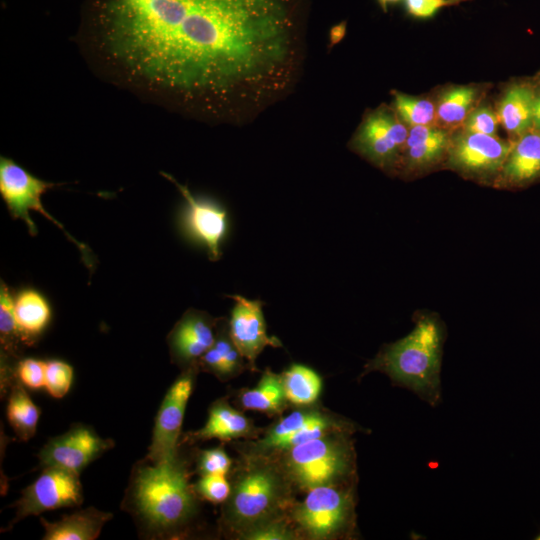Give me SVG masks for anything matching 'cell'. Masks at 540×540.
I'll list each match as a JSON object with an SVG mask.
<instances>
[{"label": "cell", "instance_id": "obj_1", "mask_svg": "<svg viewBox=\"0 0 540 540\" xmlns=\"http://www.w3.org/2000/svg\"><path fill=\"white\" fill-rule=\"evenodd\" d=\"M77 43L101 77L149 102L239 124L291 90L300 0H84Z\"/></svg>", "mask_w": 540, "mask_h": 540}, {"label": "cell", "instance_id": "obj_2", "mask_svg": "<svg viewBox=\"0 0 540 540\" xmlns=\"http://www.w3.org/2000/svg\"><path fill=\"white\" fill-rule=\"evenodd\" d=\"M189 463L181 454L136 463L125 491L122 509L148 539H173L183 535L195 518L198 496L190 484Z\"/></svg>", "mask_w": 540, "mask_h": 540}, {"label": "cell", "instance_id": "obj_3", "mask_svg": "<svg viewBox=\"0 0 540 540\" xmlns=\"http://www.w3.org/2000/svg\"><path fill=\"white\" fill-rule=\"evenodd\" d=\"M222 503L221 529L237 538L261 523L288 517L294 487L276 458L243 456Z\"/></svg>", "mask_w": 540, "mask_h": 540}, {"label": "cell", "instance_id": "obj_4", "mask_svg": "<svg viewBox=\"0 0 540 540\" xmlns=\"http://www.w3.org/2000/svg\"><path fill=\"white\" fill-rule=\"evenodd\" d=\"M443 342L444 328L440 320L431 314H422L408 335L382 347L365 365L361 376L380 371L394 385L413 391L435 407L441 400Z\"/></svg>", "mask_w": 540, "mask_h": 540}, {"label": "cell", "instance_id": "obj_5", "mask_svg": "<svg viewBox=\"0 0 540 540\" xmlns=\"http://www.w3.org/2000/svg\"><path fill=\"white\" fill-rule=\"evenodd\" d=\"M349 432H333L297 445L277 457L294 489L356 481V454Z\"/></svg>", "mask_w": 540, "mask_h": 540}, {"label": "cell", "instance_id": "obj_6", "mask_svg": "<svg viewBox=\"0 0 540 540\" xmlns=\"http://www.w3.org/2000/svg\"><path fill=\"white\" fill-rule=\"evenodd\" d=\"M355 482L316 487L293 503L288 518L299 538H349L356 529Z\"/></svg>", "mask_w": 540, "mask_h": 540}, {"label": "cell", "instance_id": "obj_7", "mask_svg": "<svg viewBox=\"0 0 540 540\" xmlns=\"http://www.w3.org/2000/svg\"><path fill=\"white\" fill-rule=\"evenodd\" d=\"M359 427L348 419L314 405L299 407L270 425L254 440L241 443L243 456L275 458L281 453L312 439L333 432L357 431Z\"/></svg>", "mask_w": 540, "mask_h": 540}, {"label": "cell", "instance_id": "obj_8", "mask_svg": "<svg viewBox=\"0 0 540 540\" xmlns=\"http://www.w3.org/2000/svg\"><path fill=\"white\" fill-rule=\"evenodd\" d=\"M55 186H59V184L35 177L14 160L4 156L0 157V194L11 217L23 221L29 234L35 236L37 226L30 217L29 212L31 210L38 211L55 224L76 245L81 252L85 265L92 269L94 262L88 247L71 236L42 204V195Z\"/></svg>", "mask_w": 540, "mask_h": 540}, {"label": "cell", "instance_id": "obj_9", "mask_svg": "<svg viewBox=\"0 0 540 540\" xmlns=\"http://www.w3.org/2000/svg\"><path fill=\"white\" fill-rule=\"evenodd\" d=\"M511 146V140L458 128L452 131L443 165L463 177L494 184Z\"/></svg>", "mask_w": 540, "mask_h": 540}, {"label": "cell", "instance_id": "obj_10", "mask_svg": "<svg viewBox=\"0 0 540 540\" xmlns=\"http://www.w3.org/2000/svg\"><path fill=\"white\" fill-rule=\"evenodd\" d=\"M408 132L394 109L381 106L364 118L350 147L376 167L397 172Z\"/></svg>", "mask_w": 540, "mask_h": 540}, {"label": "cell", "instance_id": "obj_11", "mask_svg": "<svg viewBox=\"0 0 540 540\" xmlns=\"http://www.w3.org/2000/svg\"><path fill=\"white\" fill-rule=\"evenodd\" d=\"M82 502L79 474L59 467L43 468L38 478L21 491L20 498L13 504L15 515L7 529L28 516L79 506Z\"/></svg>", "mask_w": 540, "mask_h": 540}, {"label": "cell", "instance_id": "obj_12", "mask_svg": "<svg viewBox=\"0 0 540 540\" xmlns=\"http://www.w3.org/2000/svg\"><path fill=\"white\" fill-rule=\"evenodd\" d=\"M198 362L184 368L167 390L155 418L146 459L157 462L176 454L180 447L181 427L192 394Z\"/></svg>", "mask_w": 540, "mask_h": 540}, {"label": "cell", "instance_id": "obj_13", "mask_svg": "<svg viewBox=\"0 0 540 540\" xmlns=\"http://www.w3.org/2000/svg\"><path fill=\"white\" fill-rule=\"evenodd\" d=\"M113 446L112 439L100 437L89 426L76 424L47 441L38 454L39 467H59L80 474Z\"/></svg>", "mask_w": 540, "mask_h": 540}, {"label": "cell", "instance_id": "obj_14", "mask_svg": "<svg viewBox=\"0 0 540 540\" xmlns=\"http://www.w3.org/2000/svg\"><path fill=\"white\" fill-rule=\"evenodd\" d=\"M171 181L185 200L182 224L188 235L203 245L211 261L221 258V244L228 230L227 212L213 202L196 198L186 185L161 173Z\"/></svg>", "mask_w": 540, "mask_h": 540}, {"label": "cell", "instance_id": "obj_15", "mask_svg": "<svg viewBox=\"0 0 540 540\" xmlns=\"http://www.w3.org/2000/svg\"><path fill=\"white\" fill-rule=\"evenodd\" d=\"M227 297L234 300L228 321L230 337L251 369L255 370L256 359L265 347H281L282 344L278 338L267 334L262 301L240 295Z\"/></svg>", "mask_w": 540, "mask_h": 540}, {"label": "cell", "instance_id": "obj_16", "mask_svg": "<svg viewBox=\"0 0 540 540\" xmlns=\"http://www.w3.org/2000/svg\"><path fill=\"white\" fill-rule=\"evenodd\" d=\"M218 321L205 311L187 310L167 336L172 362L183 369L197 363L213 346Z\"/></svg>", "mask_w": 540, "mask_h": 540}, {"label": "cell", "instance_id": "obj_17", "mask_svg": "<svg viewBox=\"0 0 540 540\" xmlns=\"http://www.w3.org/2000/svg\"><path fill=\"white\" fill-rule=\"evenodd\" d=\"M451 134L438 125L410 127L397 172L416 175L443 164Z\"/></svg>", "mask_w": 540, "mask_h": 540}, {"label": "cell", "instance_id": "obj_18", "mask_svg": "<svg viewBox=\"0 0 540 540\" xmlns=\"http://www.w3.org/2000/svg\"><path fill=\"white\" fill-rule=\"evenodd\" d=\"M262 431L241 411L232 407L228 401L218 399L209 407L205 424L198 430L185 433L182 443L193 444L210 439L231 441L243 438L252 440L258 438Z\"/></svg>", "mask_w": 540, "mask_h": 540}, {"label": "cell", "instance_id": "obj_19", "mask_svg": "<svg viewBox=\"0 0 540 540\" xmlns=\"http://www.w3.org/2000/svg\"><path fill=\"white\" fill-rule=\"evenodd\" d=\"M540 181V133L530 130L512 141L494 182L497 188L518 189Z\"/></svg>", "mask_w": 540, "mask_h": 540}, {"label": "cell", "instance_id": "obj_20", "mask_svg": "<svg viewBox=\"0 0 540 540\" xmlns=\"http://www.w3.org/2000/svg\"><path fill=\"white\" fill-rule=\"evenodd\" d=\"M534 98L535 81L514 82L504 90L496 111L511 141L531 130Z\"/></svg>", "mask_w": 540, "mask_h": 540}, {"label": "cell", "instance_id": "obj_21", "mask_svg": "<svg viewBox=\"0 0 540 540\" xmlns=\"http://www.w3.org/2000/svg\"><path fill=\"white\" fill-rule=\"evenodd\" d=\"M113 517L110 512L100 511L94 507L64 515L55 522L40 518L44 528V540H94L105 525Z\"/></svg>", "mask_w": 540, "mask_h": 540}, {"label": "cell", "instance_id": "obj_22", "mask_svg": "<svg viewBox=\"0 0 540 540\" xmlns=\"http://www.w3.org/2000/svg\"><path fill=\"white\" fill-rule=\"evenodd\" d=\"M237 400L244 410L258 411L270 416H281L289 404L281 376L270 369L263 372L253 388L241 390Z\"/></svg>", "mask_w": 540, "mask_h": 540}, {"label": "cell", "instance_id": "obj_23", "mask_svg": "<svg viewBox=\"0 0 540 540\" xmlns=\"http://www.w3.org/2000/svg\"><path fill=\"white\" fill-rule=\"evenodd\" d=\"M482 91L474 85H459L440 93L436 103L437 125L454 131L477 107Z\"/></svg>", "mask_w": 540, "mask_h": 540}, {"label": "cell", "instance_id": "obj_24", "mask_svg": "<svg viewBox=\"0 0 540 540\" xmlns=\"http://www.w3.org/2000/svg\"><path fill=\"white\" fill-rule=\"evenodd\" d=\"M14 310L22 342L31 345L51 319L45 297L33 289H24L14 298Z\"/></svg>", "mask_w": 540, "mask_h": 540}, {"label": "cell", "instance_id": "obj_25", "mask_svg": "<svg viewBox=\"0 0 540 540\" xmlns=\"http://www.w3.org/2000/svg\"><path fill=\"white\" fill-rule=\"evenodd\" d=\"M286 399L289 404L304 407L314 405L322 391V378L312 368L292 364L281 374Z\"/></svg>", "mask_w": 540, "mask_h": 540}, {"label": "cell", "instance_id": "obj_26", "mask_svg": "<svg viewBox=\"0 0 540 540\" xmlns=\"http://www.w3.org/2000/svg\"><path fill=\"white\" fill-rule=\"evenodd\" d=\"M6 413L19 440L28 441L35 435L40 410L18 379L10 386Z\"/></svg>", "mask_w": 540, "mask_h": 540}, {"label": "cell", "instance_id": "obj_27", "mask_svg": "<svg viewBox=\"0 0 540 540\" xmlns=\"http://www.w3.org/2000/svg\"><path fill=\"white\" fill-rule=\"evenodd\" d=\"M393 109L408 128L437 125L436 103L431 99L395 91Z\"/></svg>", "mask_w": 540, "mask_h": 540}, {"label": "cell", "instance_id": "obj_28", "mask_svg": "<svg viewBox=\"0 0 540 540\" xmlns=\"http://www.w3.org/2000/svg\"><path fill=\"white\" fill-rule=\"evenodd\" d=\"M0 342L4 357H16L22 342L14 310V298L8 286L0 283ZM23 343V342H22Z\"/></svg>", "mask_w": 540, "mask_h": 540}, {"label": "cell", "instance_id": "obj_29", "mask_svg": "<svg viewBox=\"0 0 540 540\" xmlns=\"http://www.w3.org/2000/svg\"><path fill=\"white\" fill-rule=\"evenodd\" d=\"M238 539L292 540L300 539L288 517L267 521L242 532Z\"/></svg>", "mask_w": 540, "mask_h": 540}, {"label": "cell", "instance_id": "obj_30", "mask_svg": "<svg viewBox=\"0 0 540 540\" xmlns=\"http://www.w3.org/2000/svg\"><path fill=\"white\" fill-rule=\"evenodd\" d=\"M73 376L74 371L70 364L61 360L47 361L44 388L50 396L60 399L70 390Z\"/></svg>", "mask_w": 540, "mask_h": 540}, {"label": "cell", "instance_id": "obj_31", "mask_svg": "<svg viewBox=\"0 0 540 540\" xmlns=\"http://www.w3.org/2000/svg\"><path fill=\"white\" fill-rule=\"evenodd\" d=\"M192 486L198 498L215 504L224 503L231 490L230 481L222 474L202 475Z\"/></svg>", "mask_w": 540, "mask_h": 540}, {"label": "cell", "instance_id": "obj_32", "mask_svg": "<svg viewBox=\"0 0 540 540\" xmlns=\"http://www.w3.org/2000/svg\"><path fill=\"white\" fill-rule=\"evenodd\" d=\"M232 459L223 446L202 450L196 457V472L202 475H227L232 467Z\"/></svg>", "mask_w": 540, "mask_h": 540}, {"label": "cell", "instance_id": "obj_33", "mask_svg": "<svg viewBox=\"0 0 540 540\" xmlns=\"http://www.w3.org/2000/svg\"><path fill=\"white\" fill-rule=\"evenodd\" d=\"M500 125L497 111L489 105L477 106L466 118L460 129L468 132L498 136Z\"/></svg>", "mask_w": 540, "mask_h": 540}, {"label": "cell", "instance_id": "obj_34", "mask_svg": "<svg viewBox=\"0 0 540 540\" xmlns=\"http://www.w3.org/2000/svg\"><path fill=\"white\" fill-rule=\"evenodd\" d=\"M46 362L25 358L18 361L16 377L25 386L31 389H39L45 385Z\"/></svg>", "mask_w": 540, "mask_h": 540}, {"label": "cell", "instance_id": "obj_35", "mask_svg": "<svg viewBox=\"0 0 540 540\" xmlns=\"http://www.w3.org/2000/svg\"><path fill=\"white\" fill-rule=\"evenodd\" d=\"M469 0H404L407 12L419 19L433 17L440 9Z\"/></svg>", "mask_w": 540, "mask_h": 540}, {"label": "cell", "instance_id": "obj_36", "mask_svg": "<svg viewBox=\"0 0 540 540\" xmlns=\"http://www.w3.org/2000/svg\"><path fill=\"white\" fill-rule=\"evenodd\" d=\"M535 81V98L532 114V128L531 130L540 133V83Z\"/></svg>", "mask_w": 540, "mask_h": 540}, {"label": "cell", "instance_id": "obj_37", "mask_svg": "<svg viewBox=\"0 0 540 540\" xmlns=\"http://www.w3.org/2000/svg\"><path fill=\"white\" fill-rule=\"evenodd\" d=\"M401 0H378L379 4L381 5V7L386 10L387 9V6L389 4H392V3H397Z\"/></svg>", "mask_w": 540, "mask_h": 540}, {"label": "cell", "instance_id": "obj_38", "mask_svg": "<svg viewBox=\"0 0 540 540\" xmlns=\"http://www.w3.org/2000/svg\"><path fill=\"white\" fill-rule=\"evenodd\" d=\"M535 80L540 83V75Z\"/></svg>", "mask_w": 540, "mask_h": 540}, {"label": "cell", "instance_id": "obj_39", "mask_svg": "<svg viewBox=\"0 0 540 540\" xmlns=\"http://www.w3.org/2000/svg\"><path fill=\"white\" fill-rule=\"evenodd\" d=\"M537 540H540V533L536 537Z\"/></svg>", "mask_w": 540, "mask_h": 540}]
</instances>
